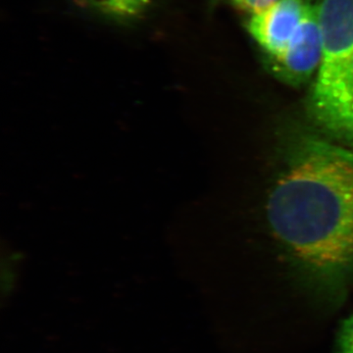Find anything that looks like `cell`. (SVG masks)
Segmentation results:
<instances>
[{
  "mask_svg": "<svg viewBox=\"0 0 353 353\" xmlns=\"http://www.w3.org/2000/svg\"><path fill=\"white\" fill-rule=\"evenodd\" d=\"M269 229L301 284L330 308L353 283V150L294 128L281 139Z\"/></svg>",
  "mask_w": 353,
  "mask_h": 353,
  "instance_id": "1",
  "label": "cell"
},
{
  "mask_svg": "<svg viewBox=\"0 0 353 353\" xmlns=\"http://www.w3.org/2000/svg\"><path fill=\"white\" fill-rule=\"evenodd\" d=\"M317 7L322 59L307 102L318 129L347 145L353 69V0H321Z\"/></svg>",
  "mask_w": 353,
  "mask_h": 353,
  "instance_id": "2",
  "label": "cell"
},
{
  "mask_svg": "<svg viewBox=\"0 0 353 353\" xmlns=\"http://www.w3.org/2000/svg\"><path fill=\"white\" fill-rule=\"evenodd\" d=\"M322 48L317 7L309 4L287 48L279 57H269V70L283 83L301 87L317 73L321 63Z\"/></svg>",
  "mask_w": 353,
  "mask_h": 353,
  "instance_id": "3",
  "label": "cell"
},
{
  "mask_svg": "<svg viewBox=\"0 0 353 353\" xmlns=\"http://www.w3.org/2000/svg\"><path fill=\"white\" fill-rule=\"evenodd\" d=\"M308 6L306 0H278L263 12L252 15L246 28L269 57H279L296 34Z\"/></svg>",
  "mask_w": 353,
  "mask_h": 353,
  "instance_id": "4",
  "label": "cell"
},
{
  "mask_svg": "<svg viewBox=\"0 0 353 353\" xmlns=\"http://www.w3.org/2000/svg\"><path fill=\"white\" fill-rule=\"evenodd\" d=\"M77 6L109 22L134 24L150 13L154 0H74Z\"/></svg>",
  "mask_w": 353,
  "mask_h": 353,
  "instance_id": "5",
  "label": "cell"
},
{
  "mask_svg": "<svg viewBox=\"0 0 353 353\" xmlns=\"http://www.w3.org/2000/svg\"><path fill=\"white\" fill-rule=\"evenodd\" d=\"M334 353H353V314L341 323Z\"/></svg>",
  "mask_w": 353,
  "mask_h": 353,
  "instance_id": "6",
  "label": "cell"
},
{
  "mask_svg": "<svg viewBox=\"0 0 353 353\" xmlns=\"http://www.w3.org/2000/svg\"><path fill=\"white\" fill-rule=\"evenodd\" d=\"M227 1L239 10L252 16L263 12L269 7L275 4L278 0H227Z\"/></svg>",
  "mask_w": 353,
  "mask_h": 353,
  "instance_id": "7",
  "label": "cell"
}]
</instances>
